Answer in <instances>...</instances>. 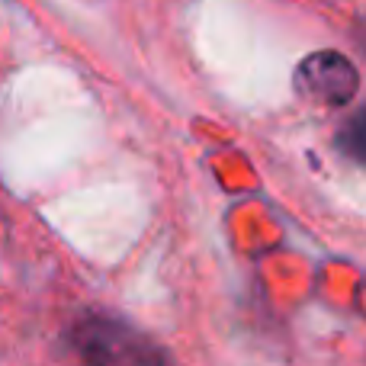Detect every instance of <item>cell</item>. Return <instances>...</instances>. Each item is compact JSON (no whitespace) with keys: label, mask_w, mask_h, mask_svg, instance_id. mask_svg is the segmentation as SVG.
<instances>
[{"label":"cell","mask_w":366,"mask_h":366,"mask_svg":"<svg viewBox=\"0 0 366 366\" xmlns=\"http://www.w3.org/2000/svg\"><path fill=\"white\" fill-rule=\"evenodd\" d=\"M68 347L87 363H164L167 350L154 347L152 337L129 322L103 312L77 318L68 331Z\"/></svg>","instance_id":"obj_1"},{"label":"cell","mask_w":366,"mask_h":366,"mask_svg":"<svg viewBox=\"0 0 366 366\" xmlns=\"http://www.w3.org/2000/svg\"><path fill=\"white\" fill-rule=\"evenodd\" d=\"M296 87L302 97L322 107H347L357 97L360 74L341 51H312L296 68Z\"/></svg>","instance_id":"obj_2"},{"label":"cell","mask_w":366,"mask_h":366,"mask_svg":"<svg viewBox=\"0 0 366 366\" xmlns=\"http://www.w3.org/2000/svg\"><path fill=\"white\" fill-rule=\"evenodd\" d=\"M335 145H337V152H341L347 161L366 167V107L354 109V113L341 122Z\"/></svg>","instance_id":"obj_3"}]
</instances>
